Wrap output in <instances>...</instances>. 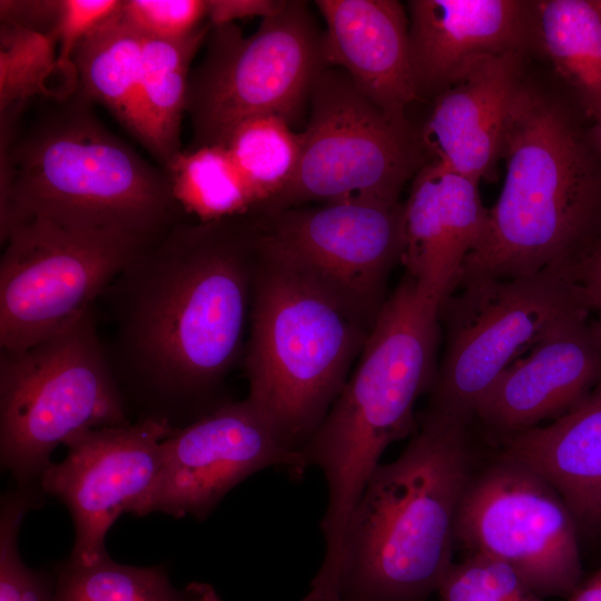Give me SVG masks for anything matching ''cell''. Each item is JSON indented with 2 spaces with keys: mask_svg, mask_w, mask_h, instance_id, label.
I'll list each match as a JSON object with an SVG mask.
<instances>
[{
  "mask_svg": "<svg viewBox=\"0 0 601 601\" xmlns=\"http://www.w3.org/2000/svg\"><path fill=\"white\" fill-rule=\"evenodd\" d=\"M257 256L249 215L181 220L96 300L112 325L104 345L119 386L147 401L148 417L174 426V416L191 422L224 403L218 394L242 354Z\"/></svg>",
  "mask_w": 601,
  "mask_h": 601,
  "instance_id": "cell-1",
  "label": "cell"
},
{
  "mask_svg": "<svg viewBox=\"0 0 601 601\" xmlns=\"http://www.w3.org/2000/svg\"><path fill=\"white\" fill-rule=\"evenodd\" d=\"M587 119L569 96L526 77L505 128L504 183L459 285L569 269L579 257L601 224V155Z\"/></svg>",
  "mask_w": 601,
  "mask_h": 601,
  "instance_id": "cell-2",
  "label": "cell"
},
{
  "mask_svg": "<svg viewBox=\"0 0 601 601\" xmlns=\"http://www.w3.org/2000/svg\"><path fill=\"white\" fill-rule=\"evenodd\" d=\"M471 424L424 412L401 455L376 466L348 516L324 601H427L437 592L474 474Z\"/></svg>",
  "mask_w": 601,
  "mask_h": 601,
  "instance_id": "cell-3",
  "label": "cell"
},
{
  "mask_svg": "<svg viewBox=\"0 0 601 601\" xmlns=\"http://www.w3.org/2000/svg\"><path fill=\"white\" fill-rule=\"evenodd\" d=\"M78 88L1 141L0 240L41 216L67 226L157 239L185 211L169 179L114 135Z\"/></svg>",
  "mask_w": 601,
  "mask_h": 601,
  "instance_id": "cell-4",
  "label": "cell"
},
{
  "mask_svg": "<svg viewBox=\"0 0 601 601\" xmlns=\"http://www.w3.org/2000/svg\"><path fill=\"white\" fill-rule=\"evenodd\" d=\"M440 335L439 308L420 296L405 273L383 304L354 372L302 451L307 469H319L327 487L321 579L336 571L348 516L384 451L418 427L414 406L434 384Z\"/></svg>",
  "mask_w": 601,
  "mask_h": 601,
  "instance_id": "cell-5",
  "label": "cell"
},
{
  "mask_svg": "<svg viewBox=\"0 0 601 601\" xmlns=\"http://www.w3.org/2000/svg\"><path fill=\"white\" fill-rule=\"evenodd\" d=\"M371 328L258 236L244 358L247 398L290 451L302 454L325 418Z\"/></svg>",
  "mask_w": 601,
  "mask_h": 601,
  "instance_id": "cell-6",
  "label": "cell"
},
{
  "mask_svg": "<svg viewBox=\"0 0 601 601\" xmlns=\"http://www.w3.org/2000/svg\"><path fill=\"white\" fill-rule=\"evenodd\" d=\"M128 423L93 305L26 348L0 349V457L18 485H39L59 444Z\"/></svg>",
  "mask_w": 601,
  "mask_h": 601,
  "instance_id": "cell-7",
  "label": "cell"
},
{
  "mask_svg": "<svg viewBox=\"0 0 601 601\" xmlns=\"http://www.w3.org/2000/svg\"><path fill=\"white\" fill-rule=\"evenodd\" d=\"M323 37L303 0H287L248 37L234 22L210 26L203 59L188 78V149L223 146L238 124L255 116L275 115L295 124L318 76L329 67Z\"/></svg>",
  "mask_w": 601,
  "mask_h": 601,
  "instance_id": "cell-8",
  "label": "cell"
},
{
  "mask_svg": "<svg viewBox=\"0 0 601 601\" xmlns=\"http://www.w3.org/2000/svg\"><path fill=\"white\" fill-rule=\"evenodd\" d=\"M585 312L580 286L560 266L462 282L439 309L445 348L425 412L472 423L508 367L556 325Z\"/></svg>",
  "mask_w": 601,
  "mask_h": 601,
  "instance_id": "cell-9",
  "label": "cell"
},
{
  "mask_svg": "<svg viewBox=\"0 0 601 601\" xmlns=\"http://www.w3.org/2000/svg\"><path fill=\"white\" fill-rule=\"evenodd\" d=\"M309 105L295 174L257 213L308 203L398 204L404 184L426 162L418 131L387 116L336 67L321 72Z\"/></svg>",
  "mask_w": 601,
  "mask_h": 601,
  "instance_id": "cell-10",
  "label": "cell"
},
{
  "mask_svg": "<svg viewBox=\"0 0 601 601\" xmlns=\"http://www.w3.org/2000/svg\"><path fill=\"white\" fill-rule=\"evenodd\" d=\"M36 216L1 242L0 349L26 348L92 306L152 242Z\"/></svg>",
  "mask_w": 601,
  "mask_h": 601,
  "instance_id": "cell-11",
  "label": "cell"
},
{
  "mask_svg": "<svg viewBox=\"0 0 601 601\" xmlns=\"http://www.w3.org/2000/svg\"><path fill=\"white\" fill-rule=\"evenodd\" d=\"M577 521L528 466L499 455L474 473L461 500L455 541L512 568L540 597L568 598L581 583Z\"/></svg>",
  "mask_w": 601,
  "mask_h": 601,
  "instance_id": "cell-12",
  "label": "cell"
},
{
  "mask_svg": "<svg viewBox=\"0 0 601 601\" xmlns=\"http://www.w3.org/2000/svg\"><path fill=\"white\" fill-rule=\"evenodd\" d=\"M404 206L344 201L250 214L260 242L373 324L401 263Z\"/></svg>",
  "mask_w": 601,
  "mask_h": 601,
  "instance_id": "cell-13",
  "label": "cell"
},
{
  "mask_svg": "<svg viewBox=\"0 0 601 601\" xmlns=\"http://www.w3.org/2000/svg\"><path fill=\"white\" fill-rule=\"evenodd\" d=\"M162 446L157 477L129 510L138 516L164 512L203 521L229 491L262 470L276 467L296 481L308 470L247 397L226 401L176 427Z\"/></svg>",
  "mask_w": 601,
  "mask_h": 601,
  "instance_id": "cell-14",
  "label": "cell"
},
{
  "mask_svg": "<svg viewBox=\"0 0 601 601\" xmlns=\"http://www.w3.org/2000/svg\"><path fill=\"white\" fill-rule=\"evenodd\" d=\"M175 430L165 420L145 417L82 432L65 444V460L50 464L39 486L63 502L72 516L70 560L91 564L108 556V530L151 486L162 465V443Z\"/></svg>",
  "mask_w": 601,
  "mask_h": 601,
  "instance_id": "cell-15",
  "label": "cell"
},
{
  "mask_svg": "<svg viewBox=\"0 0 601 601\" xmlns=\"http://www.w3.org/2000/svg\"><path fill=\"white\" fill-rule=\"evenodd\" d=\"M599 383L601 344L590 313H580L501 374L479 403L475 420L504 439L560 417Z\"/></svg>",
  "mask_w": 601,
  "mask_h": 601,
  "instance_id": "cell-16",
  "label": "cell"
},
{
  "mask_svg": "<svg viewBox=\"0 0 601 601\" xmlns=\"http://www.w3.org/2000/svg\"><path fill=\"white\" fill-rule=\"evenodd\" d=\"M480 183L436 160H427L412 180L403 204L401 263L417 293L440 309L457 288L467 256L482 242L489 208Z\"/></svg>",
  "mask_w": 601,
  "mask_h": 601,
  "instance_id": "cell-17",
  "label": "cell"
},
{
  "mask_svg": "<svg viewBox=\"0 0 601 601\" xmlns=\"http://www.w3.org/2000/svg\"><path fill=\"white\" fill-rule=\"evenodd\" d=\"M407 8L418 99H434L479 58L534 50L533 1L411 0Z\"/></svg>",
  "mask_w": 601,
  "mask_h": 601,
  "instance_id": "cell-18",
  "label": "cell"
},
{
  "mask_svg": "<svg viewBox=\"0 0 601 601\" xmlns=\"http://www.w3.org/2000/svg\"><path fill=\"white\" fill-rule=\"evenodd\" d=\"M524 58L520 52L479 58L433 99L418 131L428 160L479 183L495 175L510 112L526 79Z\"/></svg>",
  "mask_w": 601,
  "mask_h": 601,
  "instance_id": "cell-19",
  "label": "cell"
},
{
  "mask_svg": "<svg viewBox=\"0 0 601 601\" xmlns=\"http://www.w3.org/2000/svg\"><path fill=\"white\" fill-rule=\"evenodd\" d=\"M326 23L324 56L344 70L387 116L408 124L418 99L408 41V17L396 0H317Z\"/></svg>",
  "mask_w": 601,
  "mask_h": 601,
  "instance_id": "cell-20",
  "label": "cell"
},
{
  "mask_svg": "<svg viewBox=\"0 0 601 601\" xmlns=\"http://www.w3.org/2000/svg\"><path fill=\"white\" fill-rule=\"evenodd\" d=\"M502 440L501 455L544 479L578 524L601 529V383L551 424Z\"/></svg>",
  "mask_w": 601,
  "mask_h": 601,
  "instance_id": "cell-21",
  "label": "cell"
},
{
  "mask_svg": "<svg viewBox=\"0 0 601 601\" xmlns=\"http://www.w3.org/2000/svg\"><path fill=\"white\" fill-rule=\"evenodd\" d=\"M205 23L180 40L144 37L141 67L129 130L165 166L180 149L190 63L205 43Z\"/></svg>",
  "mask_w": 601,
  "mask_h": 601,
  "instance_id": "cell-22",
  "label": "cell"
},
{
  "mask_svg": "<svg viewBox=\"0 0 601 601\" xmlns=\"http://www.w3.org/2000/svg\"><path fill=\"white\" fill-rule=\"evenodd\" d=\"M533 41L593 121L601 114V13L594 0L533 1Z\"/></svg>",
  "mask_w": 601,
  "mask_h": 601,
  "instance_id": "cell-23",
  "label": "cell"
},
{
  "mask_svg": "<svg viewBox=\"0 0 601 601\" xmlns=\"http://www.w3.org/2000/svg\"><path fill=\"white\" fill-rule=\"evenodd\" d=\"M121 6V4H120ZM144 36L120 8L76 48L71 63L78 88L106 107L129 130L141 67Z\"/></svg>",
  "mask_w": 601,
  "mask_h": 601,
  "instance_id": "cell-24",
  "label": "cell"
},
{
  "mask_svg": "<svg viewBox=\"0 0 601 601\" xmlns=\"http://www.w3.org/2000/svg\"><path fill=\"white\" fill-rule=\"evenodd\" d=\"M56 572L55 601H221L208 583L178 589L159 566L125 565L109 555L91 564L69 559Z\"/></svg>",
  "mask_w": 601,
  "mask_h": 601,
  "instance_id": "cell-25",
  "label": "cell"
},
{
  "mask_svg": "<svg viewBox=\"0 0 601 601\" xmlns=\"http://www.w3.org/2000/svg\"><path fill=\"white\" fill-rule=\"evenodd\" d=\"M164 167L176 200L198 221L253 211V197L225 146L181 149Z\"/></svg>",
  "mask_w": 601,
  "mask_h": 601,
  "instance_id": "cell-26",
  "label": "cell"
},
{
  "mask_svg": "<svg viewBox=\"0 0 601 601\" xmlns=\"http://www.w3.org/2000/svg\"><path fill=\"white\" fill-rule=\"evenodd\" d=\"M223 146L253 197L250 214H254L274 199L294 176L300 157L302 137L283 118L260 115L238 124Z\"/></svg>",
  "mask_w": 601,
  "mask_h": 601,
  "instance_id": "cell-27",
  "label": "cell"
},
{
  "mask_svg": "<svg viewBox=\"0 0 601 601\" xmlns=\"http://www.w3.org/2000/svg\"><path fill=\"white\" fill-rule=\"evenodd\" d=\"M57 48L55 33L1 23V132L8 131L28 100L41 92L46 77L57 66Z\"/></svg>",
  "mask_w": 601,
  "mask_h": 601,
  "instance_id": "cell-28",
  "label": "cell"
},
{
  "mask_svg": "<svg viewBox=\"0 0 601 601\" xmlns=\"http://www.w3.org/2000/svg\"><path fill=\"white\" fill-rule=\"evenodd\" d=\"M40 500V494L28 487H17L1 500L0 601H55L56 580L28 568L18 551L21 522Z\"/></svg>",
  "mask_w": 601,
  "mask_h": 601,
  "instance_id": "cell-29",
  "label": "cell"
},
{
  "mask_svg": "<svg viewBox=\"0 0 601 601\" xmlns=\"http://www.w3.org/2000/svg\"><path fill=\"white\" fill-rule=\"evenodd\" d=\"M437 593L440 601H543L508 564L479 553L453 563Z\"/></svg>",
  "mask_w": 601,
  "mask_h": 601,
  "instance_id": "cell-30",
  "label": "cell"
},
{
  "mask_svg": "<svg viewBox=\"0 0 601 601\" xmlns=\"http://www.w3.org/2000/svg\"><path fill=\"white\" fill-rule=\"evenodd\" d=\"M120 11L144 37L180 40L205 24L207 0H126Z\"/></svg>",
  "mask_w": 601,
  "mask_h": 601,
  "instance_id": "cell-31",
  "label": "cell"
},
{
  "mask_svg": "<svg viewBox=\"0 0 601 601\" xmlns=\"http://www.w3.org/2000/svg\"><path fill=\"white\" fill-rule=\"evenodd\" d=\"M119 0H60L55 29L58 45L57 65L66 66L77 46L119 8Z\"/></svg>",
  "mask_w": 601,
  "mask_h": 601,
  "instance_id": "cell-32",
  "label": "cell"
},
{
  "mask_svg": "<svg viewBox=\"0 0 601 601\" xmlns=\"http://www.w3.org/2000/svg\"><path fill=\"white\" fill-rule=\"evenodd\" d=\"M570 272L582 290L601 344V224L571 265Z\"/></svg>",
  "mask_w": 601,
  "mask_h": 601,
  "instance_id": "cell-33",
  "label": "cell"
},
{
  "mask_svg": "<svg viewBox=\"0 0 601 601\" xmlns=\"http://www.w3.org/2000/svg\"><path fill=\"white\" fill-rule=\"evenodd\" d=\"M58 1H0L1 23H9L29 30L55 33L58 14Z\"/></svg>",
  "mask_w": 601,
  "mask_h": 601,
  "instance_id": "cell-34",
  "label": "cell"
},
{
  "mask_svg": "<svg viewBox=\"0 0 601 601\" xmlns=\"http://www.w3.org/2000/svg\"><path fill=\"white\" fill-rule=\"evenodd\" d=\"M287 0H207L210 26L233 23L236 19L268 18L280 11Z\"/></svg>",
  "mask_w": 601,
  "mask_h": 601,
  "instance_id": "cell-35",
  "label": "cell"
},
{
  "mask_svg": "<svg viewBox=\"0 0 601 601\" xmlns=\"http://www.w3.org/2000/svg\"><path fill=\"white\" fill-rule=\"evenodd\" d=\"M565 601H601V568L575 588Z\"/></svg>",
  "mask_w": 601,
  "mask_h": 601,
  "instance_id": "cell-36",
  "label": "cell"
},
{
  "mask_svg": "<svg viewBox=\"0 0 601 601\" xmlns=\"http://www.w3.org/2000/svg\"><path fill=\"white\" fill-rule=\"evenodd\" d=\"M590 135L595 148L601 155V114L592 121Z\"/></svg>",
  "mask_w": 601,
  "mask_h": 601,
  "instance_id": "cell-37",
  "label": "cell"
},
{
  "mask_svg": "<svg viewBox=\"0 0 601 601\" xmlns=\"http://www.w3.org/2000/svg\"><path fill=\"white\" fill-rule=\"evenodd\" d=\"M594 3L601 13V0H594Z\"/></svg>",
  "mask_w": 601,
  "mask_h": 601,
  "instance_id": "cell-38",
  "label": "cell"
}]
</instances>
